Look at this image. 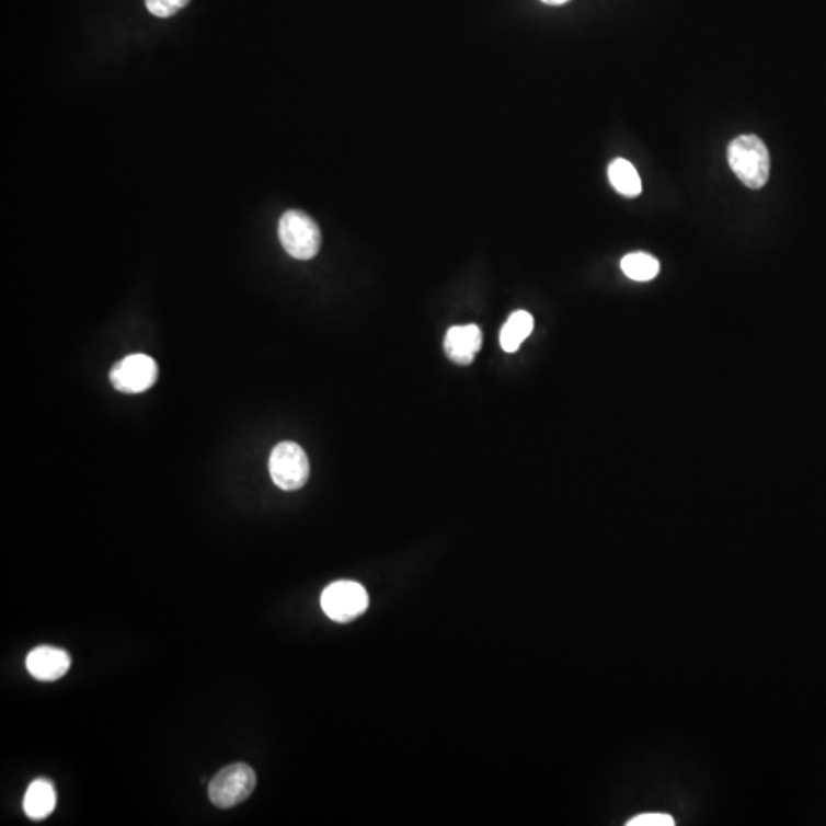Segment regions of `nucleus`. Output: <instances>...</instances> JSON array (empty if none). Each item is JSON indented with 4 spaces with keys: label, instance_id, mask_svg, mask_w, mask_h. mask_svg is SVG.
I'll use <instances>...</instances> for the list:
<instances>
[{
    "label": "nucleus",
    "instance_id": "ddd939ff",
    "mask_svg": "<svg viewBox=\"0 0 826 826\" xmlns=\"http://www.w3.org/2000/svg\"><path fill=\"white\" fill-rule=\"evenodd\" d=\"M191 0H146V7L157 18L165 19L183 10Z\"/></svg>",
    "mask_w": 826,
    "mask_h": 826
},
{
    "label": "nucleus",
    "instance_id": "0eeeda50",
    "mask_svg": "<svg viewBox=\"0 0 826 826\" xmlns=\"http://www.w3.org/2000/svg\"><path fill=\"white\" fill-rule=\"evenodd\" d=\"M26 669L38 681H56L71 669V657L60 647H36L26 657Z\"/></svg>",
    "mask_w": 826,
    "mask_h": 826
},
{
    "label": "nucleus",
    "instance_id": "4468645a",
    "mask_svg": "<svg viewBox=\"0 0 826 826\" xmlns=\"http://www.w3.org/2000/svg\"><path fill=\"white\" fill-rule=\"evenodd\" d=\"M628 826H674V817L664 813H644L627 822Z\"/></svg>",
    "mask_w": 826,
    "mask_h": 826
},
{
    "label": "nucleus",
    "instance_id": "20e7f679",
    "mask_svg": "<svg viewBox=\"0 0 826 826\" xmlns=\"http://www.w3.org/2000/svg\"><path fill=\"white\" fill-rule=\"evenodd\" d=\"M269 474L277 487L285 492L302 489L310 478V461L299 444H277L269 457Z\"/></svg>",
    "mask_w": 826,
    "mask_h": 826
},
{
    "label": "nucleus",
    "instance_id": "6e6552de",
    "mask_svg": "<svg viewBox=\"0 0 826 826\" xmlns=\"http://www.w3.org/2000/svg\"><path fill=\"white\" fill-rule=\"evenodd\" d=\"M482 332L477 325L454 326L447 331L444 351L451 362L470 365L480 353Z\"/></svg>",
    "mask_w": 826,
    "mask_h": 826
},
{
    "label": "nucleus",
    "instance_id": "423d86ee",
    "mask_svg": "<svg viewBox=\"0 0 826 826\" xmlns=\"http://www.w3.org/2000/svg\"><path fill=\"white\" fill-rule=\"evenodd\" d=\"M158 366L149 355L134 354L111 369V383L119 392L141 393L157 383Z\"/></svg>",
    "mask_w": 826,
    "mask_h": 826
},
{
    "label": "nucleus",
    "instance_id": "1a4fd4ad",
    "mask_svg": "<svg viewBox=\"0 0 826 826\" xmlns=\"http://www.w3.org/2000/svg\"><path fill=\"white\" fill-rule=\"evenodd\" d=\"M57 805V793L48 779L31 782L23 798V812L31 821H45L51 816Z\"/></svg>",
    "mask_w": 826,
    "mask_h": 826
},
{
    "label": "nucleus",
    "instance_id": "f257e3e1",
    "mask_svg": "<svg viewBox=\"0 0 826 826\" xmlns=\"http://www.w3.org/2000/svg\"><path fill=\"white\" fill-rule=\"evenodd\" d=\"M727 160L741 183L753 191L767 184L770 176V153L756 135H741L729 145Z\"/></svg>",
    "mask_w": 826,
    "mask_h": 826
},
{
    "label": "nucleus",
    "instance_id": "f8f14e48",
    "mask_svg": "<svg viewBox=\"0 0 826 826\" xmlns=\"http://www.w3.org/2000/svg\"><path fill=\"white\" fill-rule=\"evenodd\" d=\"M621 272L629 279L647 282L655 279L659 273V262L647 253H631L621 259Z\"/></svg>",
    "mask_w": 826,
    "mask_h": 826
},
{
    "label": "nucleus",
    "instance_id": "f03ea898",
    "mask_svg": "<svg viewBox=\"0 0 826 826\" xmlns=\"http://www.w3.org/2000/svg\"><path fill=\"white\" fill-rule=\"evenodd\" d=\"M279 239L289 256L299 261H310L318 256L320 245H322V234H320L318 223L299 210H289L282 216Z\"/></svg>",
    "mask_w": 826,
    "mask_h": 826
},
{
    "label": "nucleus",
    "instance_id": "9d476101",
    "mask_svg": "<svg viewBox=\"0 0 826 826\" xmlns=\"http://www.w3.org/2000/svg\"><path fill=\"white\" fill-rule=\"evenodd\" d=\"M532 328H535V320H532L530 312H513L501 331L502 349L509 354L516 353L525 339L531 334Z\"/></svg>",
    "mask_w": 826,
    "mask_h": 826
},
{
    "label": "nucleus",
    "instance_id": "9b49d317",
    "mask_svg": "<svg viewBox=\"0 0 826 826\" xmlns=\"http://www.w3.org/2000/svg\"><path fill=\"white\" fill-rule=\"evenodd\" d=\"M609 181L620 195L635 198L642 193V180L634 165L624 158H617L608 168Z\"/></svg>",
    "mask_w": 826,
    "mask_h": 826
},
{
    "label": "nucleus",
    "instance_id": "2eb2a0df",
    "mask_svg": "<svg viewBox=\"0 0 826 826\" xmlns=\"http://www.w3.org/2000/svg\"><path fill=\"white\" fill-rule=\"evenodd\" d=\"M547 5H563V3L570 2V0H542Z\"/></svg>",
    "mask_w": 826,
    "mask_h": 826
},
{
    "label": "nucleus",
    "instance_id": "7ed1b4c3",
    "mask_svg": "<svg viewBox=\"0 0 826 826\" xmlns=\"http://www.w3.org/2000/svg\"><path fill=\"white\" fill-rule=\"evenodd\" d=\"M256 789V773L246 764L222 768L208 785V798L218 808H233L246 801Z\"/></svg>",
    "mask_w": 826,
    "mask_h": 826
},
{
    "label": "nucleus",
    "instance_id": "39448f33",
    "mask_svg": "<svg viewBox=\"0 0 826 826\" xmlns=\"http://www.w3.org/2000/svg\"><path fill=\"white\" fill-rule=\"evenodd\" d=\"M323 612L332 621L349 623L363 616L369 606V596L360 583L340 581L328 586L322 594Z\"/></svg>",
    "mask_w": 826,
    "mask_h": 826
}]
</instances>
